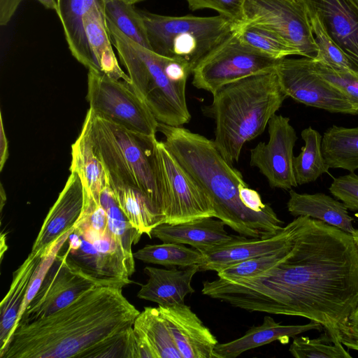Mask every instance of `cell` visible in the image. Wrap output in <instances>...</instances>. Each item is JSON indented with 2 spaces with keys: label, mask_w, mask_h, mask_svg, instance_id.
I'll use <instances>...</instances> for the list:
<instances>
[{
  "label": "cell",
  "mask_w": 358,
  "mask_h": 358,
  "mask_svg": "<svg viewBox=\"0 0 358 358\" xmlns=\"http://www.w3.org/2000/svg\"><path fill=\"white\" fill-rule=\"evenodd\" d=\"M201 292L249 312L306 317L339 341V327L358 306V248L352 234L306 216L280 264L236 282L203 281Z\"/></svg>",
  "instance_id": "obj_1"
},
{
  "label": "cell",
  "mask_w": 358,
  "mask_h": 358,
  "mask_svg": "<svg viewBox=\"0 0 358 358\" xmlns=\"http://www.w3.org/2000/svg\"><path fill=\"white\" fill-rule=\"evenodd\" d=\"M140 312L122 288L96 286L67 306L18 325L1 358H83L100 342L133 327Z\"/></svg>",
  "instance_id": "obj_2"
},
{
  "label": "cell",
  "mask_w": 358,
  "mask_h": 358,
  "mask_svg": "<svg viewBox=\"0 0 358 358\" xmlns=\"http://www.w3.org/2000/svg\"><path fill=\"white\" fill-rule=\"evenodd\" d=\"M158 131L167 149L210 197L215 217L248 238H268L283 229L270 205L260 212L243 205L238 192L246 184L243 175L223 158L213 141L182 126L159 122Z\"/></svg>",
  "instance_id": "obj_3"
},
{
  "label": "cell",
  "mask_w": 358,
  "mask_h": 358,
  "mask_svg": "<svg viewBox=\"0 0 358 358\" xmlns=\"http://www.w3.org/2000/svg\"><path fill=\"white\" fill-rule=\"evenodd\" d=\"M213 97L205 114L215 121L217 149L233 165L244 144L264 132L287 96L274 69L224 85Z\"/></svg>",
  "instance_id": "obj_4"
},
{
  "label": "cell",
  "mask_w": 358,
  "mask_h": 358,
  "mask_svg": "<svg viewBox=\"0 0 358 358\" xmlns=\"http://www.w3.org/2000/svg\"><path fill=\"white\" fill-rule=\"evenodd\" d=\"M106 20L112 43L128 73L130 85L156 120L172 127L188 123L191 115L185 89L192 73L190 66L139 45Z\"/></svg>",
  "instance_id": "obj_5"
},
{
  "label": "cell",
  "mask_w": 358,
  "mask_h": 358,
  "mask_svg": "<svg viewBox=\"0 0 358 358\" xmlns=\"http://www.w3.org/2000/svg\"><path fill=\"white\" fill-rule=\"evenodd\" d=\"M84 122L108 178L138 189L164 214L163 194L152 156L156 137L136 135L97 115L90 108Z\"/></svg>",
  "instance_id": "obj_6"
},
{
  "label": "cell",
  "mask_w": 358,
  "mask_h": 358,
  "mask_svg": "<svg viewBox=\"0 0 358 358\" xmlns=\"http://www.w3.org/2000/svg\"><path fill=\"white\" fill-rule=\"evenodd\" d=\"M138 11L151 50L194 68L236 31L237 24L222 16H168Z\"/></svg>",
  "instance_id": "obj_7"
},
{
  "label": "cell",
  "mask_w": 358,
  "mask_h": 358,
  "mask_svg": "<svg viewBox=\"0 0 358 358\" xmlns=\"http://www.w3.org/2000/svg\"><path fill=\"white\" fill-rule=\"evenodd\" d=\"M152 162L162 189L165 223L176 224L206 217H215L210 197L167 149L152 140Z\"/></svg>",
  "instance_id": "obj_8"
},
{
  "label": "cell",
  "mask_w": 358,
  "mask_h": 358,
  "mask_svg": "<svg viewBox=\"0 0 358 358\" xmlns=\"http://www.w3.org/2000/svg\"><path fill=\"white\" fill-rule=\"evenodd\" d=\"M86 99L97 115L136 135L156 137L159 122L129 83L89 70Z\"/></svg>",
  "instance_id": "obj_9"
},
{
  "label": "cell",
  "mask_w": 358,
  "mask_h": 358,
  "mask_svg": "<svg viewBox=\"0 0 358 358\" xmlns=\"http://www.w3.org/2000/svg\"><path fill=\"white\" fill-rule=\"evenodd\" d=\"M280 59L242 43L235 32L192 70V85L212 94L224 85L276 69Z\"/></svg>",
  "instance_id": "obj_10"
},
{
  "label": "cell",
  "mask_w": 358,
  "mask_h": 358,
  "mask_svg": "<svg viewBox=\"0 0 358 358\" xmlns=\"http://www.w3.org/2000/svg\"><path fill=\"white\" fill-rule=\"evenodd\" d=\"M242 23L274 33L298 55L314 59L318 48L305 8L294 0H246ZM241 23V24H242Z\"/></svg>",
  "instance_id": "obj_11"
},
{
  "label": "cell",
  "mask_w": 358,
  "mask_h": 358,
  "mask_svg": "<svg viewBox=\"0 0 358 358\" xmlns=\"http://www.w3.org/2000/svg\"><path fill=\"white\" fill-rule=\"evenodd\" d=\"M59 252L60 250L17 326L48 317L67 306L87 290L103 285L71 263L66 251L62 254Z\"/></svg>",
  "instance_id": "obj_12"
},
{
  "label": "cell",
  "mask_w": 358,
  "mask_h": 358,
  "mask_svg": "<svg viewBox=\"0 0 358 358\" xmlns=\"http://www.w3.org/2000/svg\"><path fill=\"white\" fill-rule=\"evenodd\" d=\"M275 70L282 91L294 101L330 113L358 114L342 93L313 71L310 58L281 59Z\"/></svg>",
  "instance_id": "obj_13"
},
{
  "label": "cell",
  "mask_w": 358,
  "mask_h": 358,
  "mask_svg": "<svg viewBox=\"0 0 358 358\" xmlns=\"http://www.w3.org/2000/svg\"><path fill=\"white\" fill-rule=\"evenodd\" d=\"M269 139L250 150V164L257 167L271 188L289 190L298 186L293 169V150L297 136L289 118L273 115L268 123Z\"/></svg>",
  "instance_id": "obj_14"
},
{
  "label": "cell",
  "mask_w": 358,
  "mask_h": 358,
  "mask_svg": "<svg viewBox=\"0 0 358 358\" xmlns=\"http://www.w3.org/2000/svg\"><path fill=\"white\" fill-rule=\"evenodd\" d=\"M306 216L296 217L277 234L264 238L236 236L230 242L203 252L204 262L199 271H218L248 259L272 254L292 247L303 227Z\"/></svg>",
  "instance_id": "obj_15"
},
{
  "label": "cell",
  "mask_w": 358,
  "mask_h": 358,
  "mask_svg": "<svg viewBox=\"0 0 358 358\" xmlns=\"http://www.w3.org/2000/svg\"><path fill=\"white\" fill-rule=\"evenodd\" d=\"M315 14L329 36L358 69V5L354 0H294Z\"/></svg>",
  "instance_id": "obj_16"
},
{
  "label": "cell",
  "mask_w": 358,
  "mask_h": 358,
  "mask_svg": "<svg viewBox=\"0 0 358 358\" xmlns=\"http://www.w3.org/2000/svg\"><path fill=\"white\" fill-rule=\"evenodd\" d=\"M66 182L45 217L31 253L43 255L52 245L70 230L79 218L83 206L84 190L81 180L70 171Z\"/></svg>",
  "instance_id": "obj_17"
},
{
  "label": "cell",
  "mask_w": 358,
  "mask_h": 358,
  "mask_svg": "<svg viewBox=\"0 0 358 358\" xmlns=\"http://www.w3.org/2000/svg\"><path fill=\"white\" fill-rule=\"evenodd\" d=\"M158 308L182 358H214L217 340L189 306L182 303Z\"/></svg>",
  "instance_id": "obj_18"
},
{
  "label": "cell",
  "mask_w": 358,
  "mask_h": 358,
  "mask_svg": "<svg viewBox=\"0 0 358 358\" xmlns=\"http://www.w3.org/2000/svg\"><path fill=\"white\" fill-rule=\"evenodd\" d=\"M225 224L213 217H206L192 221L170 224L163 223L156 227L151 236L162 243L187 244L201 252L210 250L234 240L224 229Z\"/></svg>",
  "instance_id": "obj_19"
},
{
  "label": "cell",
  "mask_w": 358,
  "mask_h": 358,
  "mask_svg": "<svg viewBox=\"0 0 358 358\" xmlns=\"http://www.w3.org/2000/svg\"><path fill=\"white\" fill-rule=\"evenodd\" d=\"M199 271V265L171 269L145 266L147 282L137 294L139 299L157 303L159 306L184 303L185 296L194 292L191 285L193 276Z\"/></svg>",
  "instance_id": "obj_20"
},
{
  "label": "cell",
  "mask_w": 358,
  "mask_h": 358,
  "mask_svg": "<svg viewBox=\"0 0 358 358\" xmlns=\"http://www.w3.org/2000/svg\"><path fill=\"white\" fill-rule=\"evenodd\" d=\"M322 326L314 321L301 325H282L271 317H264L263 323L250 327L241 337L224 343H217L214 358H236L247 350L279 341L285 344L292 337L310 330H321Z\"/></svg>",
  "instance_id": "obj_21"
},
{
  "label": "cell",
  "mask_w": 358,
  "mask_h": 358,
  "mask_svg": "<svg viewBox=\"0 0 358 358\" xmlns=\"http://www.w3.org/2000/svg\"><path fill=\"white\" fill-rule=\"evenodd\" d=\"M83 22L96 72L130 84V78L119 65L112 48L104 14V2L101 1L93 5L85 15Z\"/></svg>",
  "instance_id": "obj_22"
},
{
  "label": "cell",
  "mask_w": 358,
  "mask_h": 358,
  "mask_svg": "<svg viewBox=\"0 0 358 358\" xmlns=\"http://www.w3.org/2000/svg\"><path fill=\"white\" fill-rule=\"evenodd\" d=\"M287 207L294 217L316 219L352 236L357 232L344 203L324 193L300 194L291 189Z\"/></svg>",
  "instance_id": "obj_23"
},
{
  "label": "cell",
  "mask_w": 358,
  "mask_h": 358,
  "mask_svg": "<svg viewBox=\"0 0 358 358\" xmlns=\"http://www.w3.org/2000/svg\"><path fill=\"white\" fill-rule=\"evenodd\" d=\"M103 0H57V15L63 27L71 55L88 70L96 71L84 27V17L93 5ZM104 2V1H103Z\"/></svg>",
  "instance_id": "obj_24"
},
{
  "label": "cell",
  "mask_w": 358,
  "mask_h": 358,
  "mask_svg": "<svg viewBox=\"0 0 358 358\" xmlns=\"http://www.w3.org/2000/svg\"><path fill=\"white\" fill-rule=\"evenodd\" d=\"M108 184L120 208L132 227L141 234L152 238V231L165 223L162 211L138 189L109 178Z\"/></svg>",
  "instance_id": "obj_25"
},
{
  "label": "cell",
  "mask_w": 358,
  "mask_h": 358,
  "mask_svg": "<svg viewBox=\"0 0 358 358\" xmlns=\"http://www.w3.org/2000/svg\"><path fill=\"white\" fill-rule=\"evenodd\" d=\"M39 254L29 253L13 274L7 294L0 304V354L11 337L34 270L41 259Z\"/></svg>",
  "instance_id": "obj_26"
},
{
  "label": "cell",
  "mask_w": 358,
  "mask_h": 358,
  "mask_svg": "<svg viewBox=\"0 0 358 358\" xmlns=\"http://www.w3.org/2000/svg\"><path fill=\"white\" fill-rule=\"evenodd\" d=\"M69 170L78 175L84 190L91 193L99 201L101 191L108 184V176L103 163L95 153L85 122L78 138L71 145Z\"/></svg>",
  "instance_id": "obj_27"
},
{
  "label": "cell",
  "mask_w": 358,
  "mask_h": 358,
  "mask_svg": "<svg viewBox=\"0 0 358 358\" xmlns=\"http://www.w3.org/2000/svg\"><path fill=\"white\" fill-rule=\"evenodd\" d=\"M136 336L148 344L156 358H182L158 307H145L133 324Z\"/></svg>",
  "instance_id": "obj_28"
},
{
  "label": "cell",
  "mask_w": 358,
  "mask_h": 358,
  "mask_svg": "<svg viewBox=\"0 0 358 358\" xmlns=\"http://www.w3.org/2000/svg\"><path fill=\"white\" fill-rule=\"evenodd\" d=\"M322 150L329 168L355 172L358 169V127H329L322 136Z\"/></svg>",
  "instance_id": "obj_29"
},
{
  "label": "cell",
  "mask_w": 358,
  "mask_h": 358,
  "mask_svg": "<svg viewBox=\"0 0 358 358\" xmlns=\"http://www.w3.org/2000/svg\"><path fill=\"white\" fill-rule=\"evenodd\" d=\"M301 136L305 143L299 155L293 158V169L298 185L315 182L330 169L322 150V136L311 127L304 129Z\"/></svg>",
  "instance_id": "obj_30"
},
{
  "label": "cell",
  "mask_w": 358,
  "mask_h": 358,
  "mask_svg": "<svg viewBox=\"0 0 358 358\" xmlns=\"http://www.w3.org/2000/svg\"><path fill=\"white\" fill-rule=\"evenodd\" d=\"M134 257L145 263L182 268L200 266L204 262V256L199 250L175 243L146 245L134 253Z\"/></svg>",
  "instance_id": "obj_31"
},
{
  "label": "cell",
  "mask_w": 358,
  "mask_h": 358,
  "mask_svg": "<svg viewBox=\"0 0 358 358\" xmlns=\"http://www.w3.org/2000/svg\"><path fill=\"white\" fill-rule=\"evenodd\" d=\"M134 5L122 0L108 1L104 3L106 18L132 41L151 50L143 20Z\"/></svg>",
  "instance_id": "obj_32"
},
{
  "label": "cell",
  "mask_w": 358,
  "mask_h": 358,
  "mask_svg": "<svg viewBox=\"0 0 358 358\" xmlns=\"http://www.w3.org/2000/svg\"><path fill=\"white\" fill-rule=\"evenodd\" d=\"M236 32L247 46L276 59L290 55H299L297 51L278 36L264 28L242 23L237 24Z\"/></svg>",
  "instance_id": "obj_33"
},
{
  "label": "cell",
  "mask_w": 358,
  "mask_h": 358,
  "mask_svg": "<svg viewBox=\"0 0 358 358\" xmlns=\"http://www.w3.org/2000/svg\"><path fill=\"white\" fill-rule=\"evenodd\" d=\"M99 203L106 211L110 231L128 257L134 259L131 247L139 241L142 234L132 227L120 208L109 184L101 191Z\"/></svg>",
  "instance_id": "obj_34"
},
{
  "label": "cell",
  "mask_w": 358,
  "mask_h": 358,
  "mask_svg": "<svg viewBox=\"0 0 358 358\" xmlns=\"http://www.w3.org/2000/svg\"><path fill=\"white\" fill-rule=\"evenodd\" d=\"M289 351L296 358H352L341 342L325 331L313 339L307 336L294 338Z\"/></svg>",
  "instance_id": "obj_35"
},
{
  "label": "cell",
  "mask_w": 358,
  "mask_h": 358,
  "mask_svg": "<svg viewBox=\"0 0 358 358\" xmlns=\"http://www.w3.org/2000/svg\"><path fill=\"white\" fill-rule=\"evenodd\" d=\"M306 12L318 48L317 55L313 60L332 68L358 73L355 64L327 34L317 16L313 13Z\"/></svg>",
  "instance_id": "obj_36"
},
{
  "label": "cell",
  "mask_w": 358,
  "mask_h": 358,
  "mask_svg": "<svg viewBox=\"0 0 358 358\" xmlns=\"http://www.w3.org/2000/svg\"><path fill=\"white\" fill-rule=\"evenodd\" d=\"M292 247L230 265L217 271V276L219 278L230 282L258 276L280 264L285 259Z\"/></svg>",
  "instance_id": "obj_37"
},
{
  "label": "cell",
  "mask_w": 358,
  "mask_h": 358,
  "mask_svg": "<svg viewBox=\"0 0 358 358\" xmlns=\"http://www.w3.org/2000/svg\"><path fill=\"white\" fill-rule=\"evenodd\" d=\"M97 357L138 358L133 327L100 342L88 350L83 358Z\"/></svg>",
  "instance_id": "obj_38"
},
{
  "label": "cell",
  "mask_w": 358,
  "mask_h": 358,
  "mask_svg": "<svg viewBox=\"0 0 358 358\" xmlns=\"http://www.w3.org/2000/svg\"><path fill=\"white\" fill-rule=\"evenodd\" d=\"M313 71L342 93L358 110V73L332 68L310 59Z\"/></svg>",
  "instance_id": "obj_39"
},
{
  "label": "cell",
  "mask_w": 358,
  "mask_h": 358,
  "mask_svg": "<svg viewBox=\"0 0 358 358\" xmlns=\"http://www.w3.org/2000/svg\"><path fill=\"white\" fill-rule=\"evenodd\" d=\"M192 10L210 8L217 11L236 24L243 22L246 0H185Z\"/></svg>",
  "instance_id": "obj_40"
},
{
  "label": "cell",
  "mask_w": 358,
  "mask_h": 358,
  "mask_svg": "<svg viewBox=\"0 0 358 358\" xmlns=\"http://www.w3.org/2000/svg\"><path fill=\"white\" fill-rule=\"evenodd\" d=\"M329 190L348 210L358 211V175L350 172L334 178Z\"/></svg>",
  "instance_id": "obj_41"
},
{
  "label": "cell",
  "mask_w": 358,
  "mask_h": 358,
  "mask_svg": "<svg viewBox=\"0 0 358 358\" xmlns=\"http://www.w3.org/2000/svg\"><path fill=\"white\" fill-rule=\"evenodd\" d=\"M338 338L343 346L358 351V306L339 327Z\"/></svg>",
  "instance_id": "obj_42"
},
{
  "label": "cell",
  "mask_w": 358,
  "mask_h": 358,
  "mask_svg": "<svg viewBox=\"0 0 358 358\" xmlns=\"http://www.w3.org/2000/svg\"><path fill=\"white\" fill-rule=\"evenodd\" d=\"M238 192L241 202L252 210L260 212L269 206V204L264 203L260 194L256 190L250 188L247 184L241 185Z\"/></svg>",
  "instance_id": "obj_43"
},
{
  "label": "cell",
  "mask_w": 358,
  "mask_h": 358,
  "mask_svg": "<svg viewBox=\"0 0 358 358\" xmlns=\"http://www.w3.org/2000/svg\"><path fill=\"white\" fill-rule=\"evenodd\" d=\"M8 142L3 127L2 114L0 113V171L3 168L8 157Z\"/></svg>",
  "instance_id": "obj_44"
},
{
  "label": "cell",
  "mask_w": 358,
  "mask_h": 358,
  "mask_svg": "<svg viewBox=\"0 0 358 358\" xmlns=\"http://www.w3.org/2000/svg\"><path fill=\"white\" fill-rule=\"evenodd\" d=\"M22 0H0V15L3 18H12Z\"/></svg>",
  "instance_id": "obj_45"
},
{
  "label": "cell",
  "mask_w": 358,
  "mask_h": 358,
  "mask_svg": "<svg viewBox=\"0 0 358 358\" xmlns=\"http://www.w3.org/2000/svg\"><path fill=\"white\" fill-rule=\"evenodd\" d=\"M41 3L45 8L50 9L56 12L58 11V4L57 0H36Z\"/></svg>",
  "instance_id": "obj_46"
},
{
  "label": "cell",
  "mask_w": 358,
  "mask_h": 358,
  "mask_svg": "<svg viewBox=\"0 0 358 358\" xmlns=\"http://www.w3.org/2000/svg\"><path fill=\"white\" fill-rule=\"evenodd\" d=\"M6 234L2 233L1 235V245H1V259L3 257L4 252L7 250V245H6Z\"/></svg>",
  "instance_id": "obj_47"
},
{
  "label": "cell",
  "mask_w": 358,
  "mask_h": 358,
  "mask_svg": "<svg viewBox=\"0 0 358 358\" xmlns=\"http://www.w3.org/2000/svg\"><path fill=\"white\" fill-rule=\"evenodd\" d=\"M0 195H1V210H2L3 206L6 201V196L5 191L3 188V185H1V191H0Z\"/></svg>",
  "instance_id": "obj_48"
},
{
  "label": "cell",
  "mask_w": 358,
  "mask_h": 358,
  "mask_svg": "<svg viewBox=\"0 0 358 358\" xmlns=\"http://www.w3.org/2000/svg\"><path fill=\"white\" fill-rule=\"evenodd\" d=\"M105 2L108 1H110V0H103ZM124 1H126V2H128V3H132V4H135L136 3H138V2H141V1H143L144 0H122Z\"/></svg>",
  "instance_id": "obj_49"
},
{
  "label": "cell",
  "mask_w": 358,
  "mask_h": 358,
  "mask_svg": "<svg viewBox=\"0 0 358 358\" xmlns=\"http://www.w3.org/2000/svg\"><path fill=\"white\" fill-rule=\"evenodd\" d=\"M353 237L355 238V241L356 244H357V248H358V229L357 230V232L355 233V234L353 235Z\"/></svg>",
  "instance_id": "obj_50"
},
{
  "label": "cell",
  "mask_w": 358,
  "mask_h": 358,
  "mask_svg": "<svg viewBox=\"0 0 358 358\" xmlns=\"http://www.w3.org/2000/svg\"><path fill=\"white\" fill-rule=\"evenodd\" d=\"M354 1H355L357 3V4L358 5V0H354Z\"/></svg>",
  "instance_id": "obj_51"
}]
</instances>
